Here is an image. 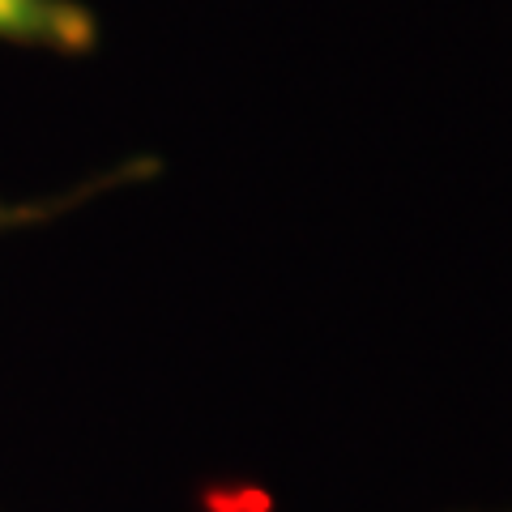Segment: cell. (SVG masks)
<instances>
[{
  "label": "cell",
  "instance_id": "cell-1",
  "mask_svg": "<svg viewBox=\"0 0 512 512\" xmlns=\"http://www.w3.org/2000/svg\"><path fill=\"white\" fill-rule=\"evenodd\" d=\"M99 39L94 13L77 0H0V43L82 56Z\"/></svg>",
  "mask_w": 512,
  "mask_h": 512
},
{
  "label": "cell",
  "instance_id": "cell-2",
  "mask_svg": "<svg viewBox=\"0 0 512 512\" xmlns=\"http://www.w3.org/2000/svg\"><path fill=\"white\" fill-rule=\"evenodd\" d=\"M86 192H69V197H56V201H5L0 197V231H13V227H30V222H43L60 210H69L73 201H82Z\"/></svg>",
  "mask_w": 512,
  "mask_h": 512
}]
</instances>
